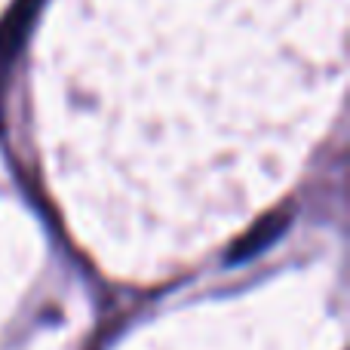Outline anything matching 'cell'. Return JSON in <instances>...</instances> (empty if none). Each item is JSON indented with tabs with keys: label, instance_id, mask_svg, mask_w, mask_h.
Here are the masks:
<instances>
[{
	"label": "cell",
	"instance_id": "obj_1",
	"mask_svg": "<svg viewBox=\"0 0 350 350\" xmlns=\"http://www.w3.org/2000/svg\"><path fill=\"white\" fill-rule=\"evenodd\" d=\"M286 224H289V209H280V212H271L267 218H261L258 224H255L249 234L240 237V243L234 246V252H230V261H243L249 258V255L261 252V249L267 246V243H273L280 234L286 230Z\"/></svg>",
	"mask_w": 350,
	"mask_h": 350
}]
</instances>
